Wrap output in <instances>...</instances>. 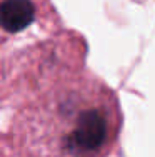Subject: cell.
Returning <instances> with one entry per match:
<instances>
[{"label":"cell","instance_id":"cell-2","mask_svg":"<svg viewBox=\"0 0 155 157\" xmlns=\"http://www.w3.org/2000/svg\"><path fill=\"white\" fill-rule=\"evenodd\" d=\"M35 9L30 0H3L0 3V27L7 32H20L32 24Z\"/></svg>","mask_w":155,"mask_h":157},{"label":"cell","instance_id":"cell-1","mask_svg":"<svg viewBox=\"0 0 155 157\" xmlns=\"http://www.w3.org/2000/svg\"><path fill=\"white\" fill-rule=\"evenodd\" d=\"M62 136L64 152L70 157H95L110 139V117L94 105L80 107L72 114Z\"/></svg>","mask_w":155,"mask_h":157}]
</instances>
